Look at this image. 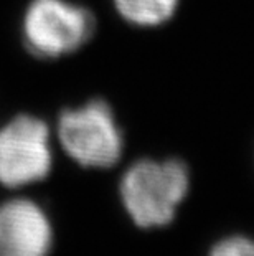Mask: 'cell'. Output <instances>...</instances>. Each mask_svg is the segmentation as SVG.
I'll list each match as a JSON object with an SVG mask.
<instances>
[{
	"label": "cell",
	"mask_w": 254,
	"mask_h": 256,
	"mask_svg": "<svg viewBox=\"0 0 254 256\" xmlns=\"http://www.w3.org/2000/svg\"><path fill=\"white\" fill-rule=\"evenodd\" d=\"M53 167L51 134L43 119L18 114L0 128V184L20 188L41 182Z\"/></svg>",
	"instance_id": "obj_4"
},
{
	"label": "cell",
	"mask_w": 254,
	"mask_h": 256,
	"mask_svg": "<svg viewBox=\"0 0 254 256\" xmlns=\"http://www.w3.org/2000/svg\"><path fill=\"white\" fill-rule=\"evenodd\" d=\"M94 14L71 0H31L21 20L23 45L40 60L79 52L96 34Z\"/></svg>",
	"instance_id": "obj_3"
},
{
	"label": "cell",
	"mask_w": 254,
	"mask_h": 256,
	"mask_svg": "<svg viewBox=\"0 0 254 256\" xmlns=\"http://www.w3.org/2000/svg\"><path fill=\"white\" fill-rule=\"evenodd\" d=\"M56 138L63 150L86 168H111L122 157L124 136L106 100H89L59 112Z\"/></svg>",
	"instance_id": "obj_2"
},
{
	"label": "cell",
	"mask_w": 254,
	"mask_h": 256,
	"mask_svg": "<svg viewBox=\"0 0 254 256\" xmlns=\"http://www.w3.org/2000/svg\"><path fill=\"white\" fill-rule=\"evenodd\" d=\"M182 0H112L117 15L137 28H159L169 24Z\"/></svg>",
	"instance_id": "obj_6"
},
{
	"label": "cell",
	"mask_w": 254,
	"mask_h": 256,
	"mask_svg": "<svg viewBox=\"0 0 254 256\" xmlns=\"http://www.w3.org/2000/svg\"><path fill=\"white\" fill-rule=\"evenodd\" d=\"M53 228L40 205L13 198L0 205V256H50Z\"/></svg>",
	"instance_id": "obj_5"
},
{
	"label": "cell",
	"mask_w": 254,
	"mask_h": 256,
	"mask_svg": "<svg viewBox=\"0 0 254 256\" xmlns=\"http://www.w3.org/2000/svg\"><path fill=\"white\" fill-rule=\"evenodd\" d=\"M188 190L190 170L180 159H140L119 184L124 208L140 228L169 225Z\"/></svg>",
	"instance_id": "obj_1"
},
{
	"label": "cell",
	"mask_w": 254,
	"mask_h": 256,
	"mask_svg": "<svg viewBox=\"0 0 254 256\" xmlns=\"http://www.w3.org/2000/svg\"><path fill=\"white\" fill-rule=\"evenodd\" d=\"M208 256H254V240L243 235H233L220 240Z\"/></svg>",
	"instance_id": "obj_7"
}]
</instances>
